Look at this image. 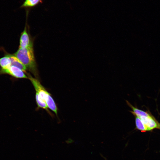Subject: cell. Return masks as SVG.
<instances>
[{
  "label": "cell",
  "mask_w": 160,
  "mask_h": 160,
  "mask_svg": "<svg viewBox=\"0 0 160 160\" xmlns=\"http://www.w3.org/2000/svg\"><path fill=\"white\" fill-rule=\"evenodd\" d=\"M13 55L35 76L38 75L33 44L25 48H19Z\"/></svg>",
  "instance_id": "6da1fadb"
},
{
  "label": "cell",
  "mask_w": 160,
  "mask_h": 160,
  "mask_svg": "<svg viewBox=\"0 0 160 160\" xmlns=\"http://www.w3.org/2000/svg\"><path fill=\"white\" fill-rule=\"evenodd\" d=\"M28 78L33 84L35 89L40 98L46 103L48 108L57 115V108L50 94L45 89L39 81L27 74Z\"/></svg>",
  "instance_id": "7a4b0ae2"
},
{
  "label": "cell",
  "mask_w": 160,
  "mask_h": 160,
  "mask_svg": "<svg viewBox=\"0 0 160 160\" xmlns=\"http://www.w3.org/2000/svg\"><path fill=\"white\" fill-rule=\"evenodd\" d=\"M7 74L17 78H28L24 71L19 68L11 65L5 69H0V74Z\"/></svg>",
  "instance_id": "3957f363"
},
{
  "label": "cell",
  "mask_w": 160,
  "mask_h": 160,
  "mask_svg": "<svg viewBox=\"0 0 160 160\" xmlns=\"http://www.w3.org/2000/svg\"><path fill=\"white\" fill-rule=\"evenodd\" d=\"M137 116L141 119L146 127L148 131L151 130L155 128L159 129L160 124L153 116Z\"/></svg>",
  "instance_id": "277c9868"
},
{
  "label": "cell",
  "mask_w": 160,
  "mask_h": 160,
  "mask_svg": "<svg viewBox=\"0 0 160 160\" xmlns=\"http://www.w3.org/2000/svg\"><path fill=\"white\" fill-rule=\"evenodd\" d=\"M33 44L30 41L26 27L21 34L20 40V47L26 48Z\"/></svg>",
  "instance_id": "5b68a950"
},
{
  "label": "cell",
  "mask_w": 160,
  "mask_h": 160,
  "mask_svg": "<svg viewBox=\"0 0 160 160\" xmlns=\"http://www.w3.org/2000/svg\"><path fill=\"white\" fill-rule=\"evenodd\" d=\"M43 0H25L20 6L21 8H30L37 5L39 3H42Z\"/></svg>",
  "instance_id": "8992f818"
},
{
  "label": "cell",
  "mask_w": 160,
  "mask_h": 160,
  "mask_svg": "<svg viewBox=\"0 0 160 160\" xmlns=\"http://www.w3.org/2000/svg\"><path fill=\"white\" fill-rule=\"evenodd\" d=\"M11 61V65L15 66L26 72L27 70L24 65L13 55L9 54Z\"/></svg>",
  "instance_id": "52a82bcc"
},
{
  "label": "cell",
  "mask_w": 160,
  "mask_h": 160,
  "mask_svg": "<svg viewBox=\"0 0 160 160\" xmlns=\"http://www.w3.org/2000/svg\"><path fill=\"white\" fill-rule=\"evenodd\" d=\"M11 65V61L9 54L0 58V66L1 68H7Z\"/></svg>",
  "instance_id": "ba28073f"
},
{
  "label": "cell",
  "mask_w": 160,
  "mask_h": 160,
  "mask_svg": "<svg viewBox=\"0 0 160 160\" xmlns=\"http://www.w3.org/2000/svg\"><path fill=\"white\" fill-rule=\"evenodd\" d=\"M135 119V123L136 128L143 132L148 131V129L141 119L136 115H134Z\"/></svg>",
  "instance_id": "9c48e42d"
},
{
  "label": "cell",
  "mask_w": 160,
  "mask_h": 160,
  "mask_svg": "<svg viewBox=\"0 0 160 160\" xmlns=\"http://www.w3.org/2000/svg\"><path fill=\"white\" fill-rule=\"evenodd\" d=\"M35 97L38 107L48 111V108L46 103L40 98L38 94L36 92Z\"/></svg>",
  "instance_id": "30bf717a"
},
{
  "label": "cell",
  "mask_w": 160,
  "mask_h": 160,
  "mask_svg": "<svg viewBox=\"0 0 160 160\" xmlns=\"http://www.w3.org/2000/svg\"></svg>",
  "instance_id": "8fae6325"
}]
</instances>
